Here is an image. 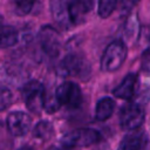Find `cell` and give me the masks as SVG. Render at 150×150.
Masks as SVG:
<instances>
[{
	"label": "cell",
	"mask_w": 150,
	"mask_h": 150,
	"mask_svg": "<svg viewBox=\"0 0 150 150\" xmlns=\"http://www.w3.org/2000/svg\"><path fill=\"white\" fill-rule=\"evenodd\" d=\"M115 101L111 97H102L101 100L97 101L96 108H95V117L98 121H105L108 120L114 110H115Z\"/></svg>",
	"instance_id": "10"
},
{
	"label": "cell",
	"mask_w": 150,
	"mask_h": 150,
	"mask_svg": "<svg viewBox=\"0 0 150 150\" xmlns=\"http://www.w3.org/2000/svg\"><path fill=\"white\" fill-rule=\"evenodd\" d=\"M53 132H54L53 124L48 121H40L33 128V136L35 138H39V139H42V141H46V139L50 138Z\"/></svg>",
	"instance_id": "13"
},
{
	"label": "cell",
	"mask_w": 150,
	"mask_h": 150,
	"mask_svg": "<svg viewBox=\"0 0 150 150\" xmlns=\"http://www.w3.org/2000/svg\"><path fill=\"white\" fill-rule=\"evenodd\" d=\"M35 0H16L14 2V12L19 16H25L32 12Z\"/></svg>",
	"instance_id": "15"
},
{
	"label": "cell",
	"mask_w": 150,
	"mask_h": 150,
	"mask_svg": "<svg viewBox=\"0 0 150 150\" xmlns=\"http://www.w3.org/2000/svg\"><path fill=\"white\" fill-rule=\"evenodd\" d=\"M138 82V75L136 73H129L124 76L122 82L114 89V95L121 100H131L136 93Z\"/></svg>",
	"instance_id": "9"
},
{
	"label": "cell",
	"mask_w": 150,
	"mask_h": 150,
	"mask_svg": "<svg viewBox=\"0 0 150 150\" xmlns=\"http://www.w3.org/2000/svg\"><path fill=\"white\" fill-rule=\"evenodd\" d=\"M60 70L67 76L87 77L89 75V66L87 61L76 54H68L60 64Z\"/></svg>",
	"instance_id": "7"
},
{
	"label": "cell",
	"mask_w": 150,
	"mask_h": 150,
	"mask_svg": "<svg viewBox=\"0 0 150 150\" xmlns=\"http://www.w3.org/2000/svg\"><path fill=\"white\" fill-rule=\"evenodd\" d=\"M143 144L144 137L142 136V134H132L123 138L117 150H143Z\"/></svg>",
	"instance_id": "12"
},
{
	"label": "cell",
	"mask_w": 150,
	"mask_h": 150,
	"mask_svg": "<svg viewBox=\"0 0 150 150\" xmlns=\"http://www.w3.org/2000/svg\"><path fill=\"white\" fill-rule=\"evenodd\" d=\"M100 141V132L91 128H80L67 132L61 143L66 148L74 146H89Z\"/></svg>",
	"instance_id": "3"
},
{
	"label": "cell",
	"mask_w": 150,
	"mask_h": 150,
	"mask_svg": "<svg viewBox=\"0 0 150 150\" xmlns=\"http://www.w3.org/2000/svg\"><path fill=\"white\" fill-rule=\"evenodd\" d=\"M59 108H60V103L55 98V95L54 96H49V95L46 94L45 95V100H43V109L48 114H52V112H55Z\"/></svg>",
	"instance_id": "16"
},
{
	"label": "cell",
	"mask_w": 150,
	"mask_h": 150,
	"mask_svg": "<svg viewBox=\"0 0 150 150\" xmlns=\"http://www.w3.org/2000/svg\"><path fill=\"white\" fill-rule=\"evenodd\" d=\"M21 95L25 100V103L27 108L39 114L43 109V100H45V88L43 84L36 80L28 81L21 89Z\"/></svg>",
	"instance_id": "2"
},
{
	"label": "cell",
	"mask_w": 150,
	"mask_h": 150,
	"mask_svg": "<svg viewBox=\"0 0 150 150\" xmlns=\"http://www.w3.org/2000/svg\"><path fill=\"white\" fill-rule=\"evenodd\" d=\"M42 50L50 57H56L61 50V36L52 26H43L39 33Z\"/></svg>",
	"instance_id": "6"
},
{
	"label": "cell",
	"mask_w": 150,
	"mask_h": 150,
	"mask_svg": "<svg viewBox=\"0 0 150 150\" xmlns=\"http://www.w3.org/2000/svg\"><path fill=\"white\" fill-rule=\"evenodd\" d=\"M141 69L145 75L150 76V47L146 48L141 56Z\"/></svg>",
	"instance_id": "18"
},
{
	"label": "cell",
	"mask_w": 150,
	"mask_h": 150,
	"mask_svg": "<svg viewBox=\"0 0 150 150\" xmlns=\"http://www.w3.org/2000/svg\"><path fill=\"white\" fill-rule=\"evenodd\" d=\"M117 0H98L97 2V14L100 18H109L116 9Z\"/></svg>",
	"instance_id": "14"
},
{
	"label": "cell",
	"mask_w": 150,
	"mask_h": 150,
	"mask_svg": "<svg viewBox=\"0 0 150 150\" xmlns=\"http://www.w3.org/2000/svg\"><path fill=\"white\" fill-rule=\"evenodd\" d=\"M139 0H122V12L123 13H129L135 5H137Z\"/></svg>",
	"instance_id": "19"
},
{
	"label": "cell",
	"mask_w": 150,
	"mask_h": 150,
	"mask_svg": "<svg viewBox=\"0 0 150 150\" xmlns=\"http://www.w3.org/2000/svg\"><path fill=\"white\" fill-rule=\"evenodd\" d=\"M19 34L12 26L0 25V48H8L16 43Z\"/></svg>",
	"instance_id": "11"
},
{
	"label": "cell",
	"mask_w": 150,
	"mask_h": 150,
	"mask_svg": "<svg viewBox=\"0 0 150 150\" xmlns=\"http://www.w3.org/2000/svg\"><path fill=\"white\" fill-rule=\"evenodd\" d=\"M127 57V46L122 40L110 42L101 57V69L103 71H115L121 68Z\"/></svg>",
	"instance_id": "1"
},
{
	"label": "cell",
	"mask_w": 150,
	"mask_h": 150,
	"mask_svg": "<svg viewBox=\"0 0 150 150\" xmlns=\"http://www.w3.org/2000/svg\"><path fill=\"white\" fill-rule=\"evenodd\" d=\"M18 150H33V149H32V148H29V146H22V148L18 149Z\"/></svg>",
	"instance_id": "20"
},
{
	"label": "cell",
	"mask_w": 150,
	"mask_h": 150,
	"mask_svg": "<svg viewBox=\"0 0 150 150\" xmlns=\"http://www.w3.org/2000/svg\"><path fill=\"white\" fill-rule=\"evenodd\" d=\"M13 102L12 93L7 88H0V110L6 109Z\"/></svg>",
	"instance_id": "17"
},
{
	"label": "cell",
	"mask_w": 150,
	"mask_h": 150,
	"mask_svg": "<svg viewBox=\"0 0 150 150\" xmlns=\"http://www.w3.org/2000/svg\"><path fill=\"white\" fill-rule=\"evenodd\" d=\"M144 118H145V114L141 105L136 103H128L122 107L120 111L118 121L122 129L127 131H132L138 129L143 124Z\"/></svg>",
	"instance_id": "5"
},
{
	"label": "cell",
	"mask_w": 150,
	"mask_h": 150,
	"mask_svg": "<svg viewBox=\"0 0 150 150\" xmlns=\"http://www.w3.org/2000/svg\"><path fill=\"white\" fill-rule=\"evenodd\" d=\"M55 98L60 105H66L67 108H79L82 103V93L80 87L75 82L66 81L61 83L55 90Z\"/></svg>",
	"instance_id": "4"
},
{
	"label": "cell",
	"mask_w": 150,
	"mask_h": 150,
	"mask_svg": "<svg viewBox=\"0 0 150 150\" xmlns=\"http://www.w3.org/2000/svg\"><path fill=\"white\" fill-rule=\"evenodd\" d=\"M7 129L8 131L15 136L21 137L28 134L32 127L30 116L23 111H12L7 116Z\"/></svg>",
	"instance_id": "8"
}]
</instances>
